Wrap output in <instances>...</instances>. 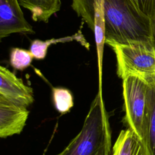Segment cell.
<instances>
[{"label":"cell","mask_w":155,"mask_h":155,"mask_svg":"<svg viewBox=\"0 0 155 155\" xmlns=\"http://www.w3.org/2000/svg\"><path fill=\"white\" fill-rule=\"evenodd\" d=\"M18 33L35 32L26 21L18 0H0V39Z\"/></svg>","instance_id":"8992f818"},{"label":"cell","mask_w":155,"mask_h":155,"mask_svg":"<svg viewBox=\"0 0 155 155\" xmlns=\"http://www.w3.org/2000/svg\"><path fill=\"white\" fill-rule=\"evenodd\" d=\"M148 85V98L150 107V133L148 149L150 155H155V74L142 76Z\"/></svg>","instance_id":"7c38bea8"},{"label":"cell","mask_w":155,"mask_h":155,"mask_svg":"<svg viewBox=\"0 0 155 155\" xmlns=\"http://www.w3.org/2000/svg\"><path fill=\"white\" fill-rule=\"evenodd\" d=\"M33 56L30 50L21 48H12L10 54V63L12 67L19 70H24L29 67Z\"/></svg>","instance_id":"5bb4252c"},{"label":"cell","mask_w":155,"mask_h":155,"mask_svg":"<svg viewBox=\"0 0 155 155\" xmlns=\"http://www.w3.org/2000/svg\"><path fill=\"white\" fill-rule=\"evenodd\" d=\"M28 115L27 107L0 97V137L5 138L20 134Z\"/></svg>","instance_id":"ba28073f"},{"label":"cell","mask_w":155,"mask_h":155,"mask_svg":"<svg viewBox=\"0 0 155 155\" xmlns=\"http://www.w3.org/2000/svg\"><path fill=\"white\" fill-rule=\"evenodd\" d=\"M81 27L80 30L71 36H65L58 39H50L46 41H41L39 39L33 40L30 47V51L31 53L33 58L36 59H44L47 53L48 47L52 44H56L59 42L64 43L76 41L79 42L81 45L85 47L86 48L89 49V44L85 39L84 35L82 33Z\"/></svg>","instance_id":"8fae6325"},{"label":"cell","mask_w":155,"mask_h":155,"mask_svg":"<svg viewBox=\"0 0 155 155\" xmlns=\"http://www.w3.org/2000/svg\"><path fill=\"white\" fill-rule=\"evenodd\" d=\"M0 97L25 107L34 102L33 89L3 66H0Z\"/></svg>","instance_id":"52a82bcc"},{"label":"cell","mask_w":155,"mask_h":155,"mask_svg":"<svg viewBox=\"0 0 155 155\" xmlns=\"http://www.w3.org/2000/svg\"><path fill=\"white\" fill-rule=\"evenodd\" d=\"M71 7L93 31L96 45L100 84L105 45L104 0H72Z\"/></svg>","instance_id":"5b68a950"},{"label":"cell","mask_w":155,"mask_h":155,"mask_svg":"<svg viewBox=\"0 0 155 155\" xmlns=\"http://www.w3.org/2000/svg\"><path fill=\"white\" fill-rule=\"evenodd\" d=\"M112 155H150L144 144L130 128L122 130L113 147Z\"/></svg>","instance_id":"9c48e42d"},{"label":"cell","mask_w":155,"mask_h":155,"mask_svg":"<svg viewBox=\"0 0 155 155\" xmlns=\"http://www.w3.org/2000/svg\"><path fill=\"white\" fill-rule=\"evenodd\" d=\"M108 119L99 88L81 130L57 155H110L111 134Z\"/></svg>","instance_id":"7a4b0ae2"},{"label":"cell","mask_w":155,"mask_h":155,"mask_svg":"<svg viewBox=\"0 0 155 155\" xmlns=\"http://www.w3.org/2000/svg\"><path fill=\"white\" fill-rule=\"evenodd\" d=\"M134 7L143 15L148 17L151 21L155 0H129Z\"/></svg>","instance_id":"9a60e30c"},{"label":"cell","mask_w":155,"mask_h":155,"mask_svg":"<svg viewBox=\"0 0 155 155\" xmlns=\"http://www.w3.org/2000/svg\"><path fill=\"white\" fill-rule=\"evenodd\" d=\"M52 91L56 109L62 114L69 111L74 104L71 93L68 89L62 87H54Z\"/></svg>","instance_id":"4fadbf2b"},{"label":"cell","mask_w":155,"mask_h":155,"mask_svg":"<svg viewBox=\"0 0 155 155\" xmlns=\"http://www.w3.org/2000/svg\"><path fill=\"white\" fill-rule=\"evenodd\" d=\"M122 88L125 111L124 120L149 153L150 107L147 82L140 76L128 75L122 79Z\"/></svg>","instance_id":"3957f363"},{"label":"cell","mask_w":155,"mask_h":155,"mask_svg":"<svg viewBox=\"0 0 155 155\" xmlns=\"http://www.w3.org/2000/svg\"><path fill=\"white\" fill-rule=\"evenodd\" d=\"M21 6L28 10L36 22L47 23L50 18L61 8V0H18Z\"/></svg>","instance_id":"30bf717a"},{"label":"cell","mask_w":155,"mask_h":155,"mask_svg":"<svg viewBox=\"0 0 155 155\" xmlns=\"http://www.w3.org/2000/svg\"><path fill=\"white\" fill-rule=\"evenodd\" d=\"M113 50L117 61V74L122 79L128 75L155 74V44L136 42L121 44L106 41Z\"/></svg>","instance_id":"277c9868"},{"label":"cell","mask_w":155,"mask_h":155,"mask_svg":"<svg viewBox=\"0 0 155 155\" xmlns=\"http://www.w3.org/2000/svg\"><path fill=\"white\" fill-rule=\"evenodd\" d=\"M104 10L105 42L154 44L151 19L140 13L129 0H104Z\"/></svg>","instance_id":"6da1fadb"},{"label":"cell","mask_w":155,"mask_h":155,"mask_svg":"<svg viewBox=\"0 0 155 155\" xmlns=\"http://www.w3.org/2000/svg\"><path fill=\"white\" fill-rule=\"evenodd\" d=\"M151 25H152V29H153V34L154 37V44H155V4H154V8L153 14V17L151 19Z\"/></svg>","instance_id":"2e32d148"}]
</instances>
